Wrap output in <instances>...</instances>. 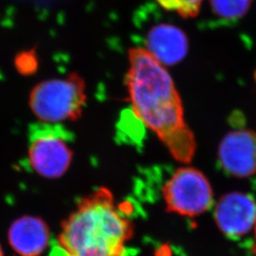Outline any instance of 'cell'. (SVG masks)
Here are the masks:
<instances>
[{
    "label": "cell",
    "mask_w": 256,
    "mask_h": 256,
    "mask_svg": "<svg viewBox=\"0 0 256 256\" xmlns=\"http://www.w3.org/2000/svg\"><path fill=\"white\" fill-rule=\"evenodd\" d=\"M254 239H256V225H254Z\"/></svg>",
    "instance_id": "cell-13"
},
{
    "label": "cell",
    "mask_w": 256,
    "mask_h": 256,
    "mask_svg": "<svg viewBox=\"0 0 256 256\" xmlns=\"http://www.w3.org/2000/svg\"><path fill=\"white\" fill-rule=\"evenodd\" d=\"M134 225L118 209L108 188L78 202L62 224L58 247L66 256H126Z\"/></svg>",
    "instance_id": "cell-2"
},
{
    "label": "cell",
    "mask_w": 256,
    "mask_h": 256,
    "mask_svg": "<svg viewBox=\"0 0 256 256\" xmlns=\"http://www.w3.org/2000/svg\"><path fill=\"white\" fill-rule=\"evenodd\" d=\"M162 8L176 12L184 18H196L202 8L203 0H156Z\"/></svg>",
    "instance_id": "cell-11"
},
{
    "label": "cell",
    "mask_w": 256,
    "mask_h": 256,
    "mask_svg": "<svg viewBox=\"0 0 256 256\" xmlns=\"http://www.w3.org/2000/svg\"><path fill=\"white\" fill-rule=\"evenodd\" d=\"M214 218L220 232L232 240L247 236L256 222V202L245 192L222 196L214 210Z\"/></svg>",
    "instance_id": "cell-6"
},
{
    "label": "cell",
    "mask_w": 256,
    "mask_h": 256,
    "mask_svg": "<svg viewBox=\"0 0 256 256\" xmlns=\"http://www.w3.org/2000/svg\"><path fill=\"white\" fill-rule=\"evenodd\" d=\"M166 210L194 218L210 210L214 191L207 176L190 166L174 171L162 188Z\"/></svg>",
    "instance_id": "cell-5"
},
{
    "label": "cell",
    "mask_w": 256,
    "mask_h": 256,
    "mask_svg": "<svg viewBox=\"0 0 256 256\" xmlns=\"http://www.w3.org/2000/svg\"><path fill=\"white\" fill-rule=\"evenodd\" d=\"M86 100V84L77 74L50 79L36 84L30 95V106L42 122L75 120Z\"/></svg>",
    "instance_id": "cell-3"
},
{
    "label": "cell",
    "mask_w": 256,
    "mask_h": 256,
    "mask_svg": "<svg viewBox=\"0 0 256 256\" xmlns=\"http://www.w3.org/2000/svg\"><path fill=\"white\" fill-rule=\"evenodd\" d=\"M0 256H3V252H2V248L0 247Z\"/></svg>",
    "instance_id": "cell-14"
},
{
    "label": "cell",
    "mask_w": 256,
    "mask_h": 256,
    "mask_svg": "<svg viewBox=\"0 0 256 256\" xmlns=\"http://www.w3.org/2000/svg\"><path fill=\"white\" fill-rule=\"evenodd\" d=\"M48 239L46 224L36 218H22L10 228V244L20 256H40L46 250Z\"/></svg>",
    "instance_id": "cell-9"
},
{
    "label": "cell",
    "mask_w": 256,
    "mask_h": 256,
    "mask_svg": "<svg viewBox=\"0 0 256 256\" xmlns=\"http://www.w3.org/2000/svg\"><path fill=\"white\" fill-rule=\"evenodd\" d=\"M28 156L37 174L50 178L61 176L74 158L68 133L58 124L32 126L28 135Z\"/></svg>",
    "instance_id": "cell-4"
},
{
    "label": "cell",
    "mask_w": 256,
    "mask_h": 256,
    "mask_svg": "<svg viewBox=\"0 0 256 256\" xmlns=\"http://www.w3.org/2000/svg\"><path fill=\"white\" fill-rule=\"evenodd\" d=\"M146 50L162 64L180 62L188 52V39L178 28L160 24L152 28L146 38Z\"/></svg>",
    "instance_id": "cell-8"
},
{
    "label": "cell",
    "mask_w": 256,
    "mask_h": 256,
    "mask_svg": "<svg viewBox=\"0 0 256 256\" xmlns=\"http://www.w3.org/2000/svg\"><path fill=\"white\" fill-rule=\"evenodd\" d=\"M16 68L20 74H34L38 68V58L34 52L27 50L18 54L16 57Z\"/></svg>",
    "instance_id": "cell-12"
},
{
    "label": "cell",
    "mask_w": 256,
    "mask_h": 256,
    "mask_svg": "<svg viewBox=\"0 0 256 256\" xmlns=\"http://www.w3.org/2000/svg\"><path fill=\"white\" fill-rule=\"evenodd\" d=\"M126 86L132 111L180 162L194 156L196 140L184 118L182 101L174 81L146 48L129 50Z\"/></svg>",
    "instance_id": "cell-1"
},
{
    "label": "cell",
    "mask_w": 256,
    "mask_h": 256,
    "mask_svg": "<svg viewBox=\"0 0 256 256\" xmlns=\"http://www.w3.org/2000/svg\"><path fill=\"white\" fill-rule=\"evenodd\" d=\"M221 168L230 176L247 178L256 174V132L243 128L228 132L218 147Z\"/></svg>",
    "instance_id": "cell-7"
},
{
    "label": "cell",
    "mask_w": 256,
    "mask_h": 256,
    "mask_svg": "<svg viewBox=\"0 0 256 256\" xmlns=\"http://www.w3.org/2000/svg\"><path fill=\"white\" fill-rule=\"evenodd\" d=\"M252 0H210L214 12L221 18L238 19L247 14Z\"/></svg>",
    "instance_id": "cell-10"
}]
</instances>
